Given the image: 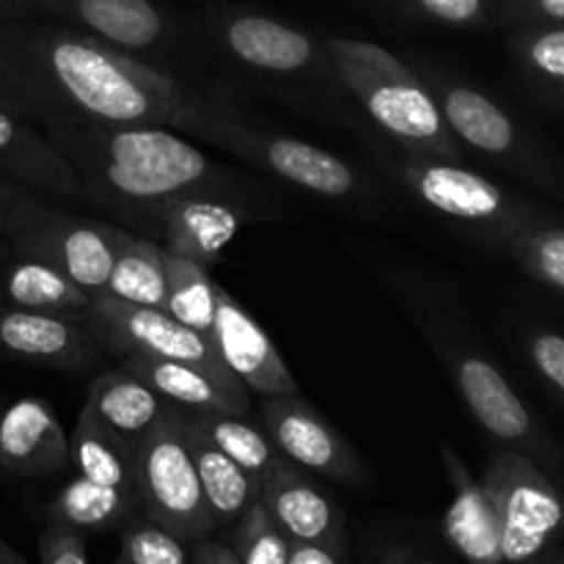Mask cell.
Returning <instances> with one entry per match:
<instances>
[{"mask_svg":"<svg viewBox=\"0 0 564 564\" xmlns=\"http://www.w3.org/2000/svg\"><path fill=\"white\" fill-rule=\"evenodd\" d=\"M39 564H88L86 540L80 532L47 523L39 534Z\"/></svg>","mask_w":564,"mask_h":564,"instance_id":"obj_39","label":"cell"},{"mask_svg":"<svg viewBox=\"0 0 564 564\" xmlns=\"http://www.w3.org/2000/svg\"><path fill=\"white\" fill-rule=\"evenodd\" d=\"M397 174L424 207L468 229L494 235L501 246H507L521 226L534 220L527 204L518 202L488 176L463 169L457 160L411 154L397 165Z\"/></svg>","mask_w":564,"mask_h":564,"instance_id":"obj_7","label":"cell"},{"mask_svg":"<svg viewBox=\"0 0 564 564\" xmlns=\"http://www.w3.org/2000/svg\"><path fill=\"white\" fill-rule=\"evenodd\" d=\"M0 564H31L22 554H17L6 540H0Z\"/></svg>","mask_w":564,"mask_h":564,"instance_id":"obj_43","label":"cell"},{"mask_svg":"<svg viewBox=\"0 0 564 564\" xmlns=\"http://www.w3.org/2000/svg\"><path fill=\"white\" fill-rule=\"evenodd\" d=\"M33 6H36V0H33Z\"/></svg>","mask_w":564,"mask_h":564,"instance_id":"obj_47","label":"cell"},{"mask_svg":"<svg viewBox=\"0 0 564 564\" xmlns=\"http://www.w3.org/2000/svg\"><path fill=\"white\" fill-rule=\"evenodd\" d=\"M507 17L523 28L564 25V0H507Z\"/></svg>","mask_w":564,"mask_h":564,"instance_id":"obj_40","label":"cell"},{"mask_svg":"<svg viewBox=\"0 0 564 564\" xmlns=\"http://www.w3.org/2000/svg\"><path fill=\"white\" fill-rule=\"evenodd\" d=\"M165 257V273H169V308L165 312L176 319V323L187 325L213 341L215 328V281L209 279V270L202 264L191 262V259L174 257L163 248Z\"/></svg>","mask_w":564,"mask_h":564,"instance_id":"obj_29","label":"cell"},{"mask_svg":"<svg viewBox=\"0 0 564 564\" xmlns=\"http://www.w3.org/2000/svg\"><path fill=\"white\" fill-rule=\"evenodd\" d=\"M44 124L80 180V196L147 224L171 198L218 187L224 174L191 141L160 124H94L50 116Z\"/></svg>","mask_w":564,"mask_h":564,"instance_id":"obj_2","label":"cell"},{"mask_svg":"<svg viewBox=\"0 0 564 564\" xmlns=\"http://www.w3.org/2000/svg\"><path fill=\"white\" fill-rule=\"evenodd\" d=\"M405 6L444 25H477L488 17V0H405Z\"/></svg>","mask_w":564,"mask_h":564,"instance_id":"obj_38","label":"cell"},{"mask_svg":"<svg viewBox=\"0 0 564 564\" xmlns=\"http://www.w3.org/2000/svg\"><path fill=\"white\" fill-rule=\"evenodd\" d=\"M187 444H191L193 463H196L198 482H202L204 501L209 507L215 527L237 523L251 505L259 501L262 482L253 479L246 468L237 466L226 452H220L204 430L193 422L191 411H185Z\"/></svg>","mask_w":564,"mask_h":564,"instance_id":"obj_24","label":"cell"},{"mask_svg":"<svg viewBox=\"0 0 564 564\" xmlns=\"http://www.w3.org/2000/svg\"><path fill=\"white\" fill-rule=\"evenodd\" d=\"M507 251L523 264L532 279L551 290L564 292V226H545L529 220L507 240Z\"/></svg>","mask_w":564,"mask_h":564,"instance_id":"obj_31","label":"cell"},{"mask_svg":"<svg viewBox=\"0 0 564 564\" xmlns=\"http://www.w3.org/2000/svg\"><path fill=\"white\" fill-rule=\"evenodd\" d=\"M119 554L113 564H187V543L176 534L163 529L160 523L149 521L143 512L119 529Z\"/></svg>","mask_w":564,"mask_h":564,"instance_id":"obj_32","label":"cell"},{"mask_svg":"<svg viewBox=\"0 0 564 564\" xmlns=\"http://www.w3.org/2000/svg\"><path fill=\"white\" fill-rule=\"evenodd\" d=\"M229 545L240 564H290V538L270 518L262 501L248 507L246 516L235 523Z\"/></svg>","mask_w":564,"mask_h":564,"instance_id":"obj_33","label":"cell"},{"mask_svg":"<svg viewBox=\"0 0 564 564\" xmlns=\"http://www.w3.org/2000/svg\"><path fill=\"white\" fill-rule=\"evenodd\" d=\"M39 9H50L86 28L124 53L149 50L163 42L165 20L152 0H36Z\"/></svg>","mask_w":564,"mask_h":564,"instance_id":"obj_22","label":"cell"},{"mask_svg":"<svg viewBox=\"0 0 564 564\" xmlns=\"http://www.w3.org/2000/svg\"><path fill=\"white\" fill-rule=\"evenodd\" d=\"M512 50L538 80L564 94V25L523 28L512 36Z\"/></svg>","mask_w":564,"mask_h":564,"instance_id":"obj_34","label":"cell"},{"mask_svg":"<svg viewBox=\"0 0 564 564\" xmlns=\"http://www.w3.org/2000/svg\"><path fill=\"white\" fill-rule=\"evenodd\" d=\"M47 209L42 198L33 196L31 187L0 174V231L3 235H20L22 229L36 224Z\"/></svg>","mask_w":564,"mask_h":564,"instance_id":"obj_36","label":"cell"},{"mask_svg":"<svg viewBox=\"0 0 564 564\" xmlns=\"http://www.w3.org/2000/svg\"><path fill=\"white\" fill-rule=\"evenodd\" d=\"M187 564H240L237 554L231 551L229 543H218L213 538H204L193 543L191 562Z\"/></svg>","mask_w":564,"mask_h":564,"instance_id":"obj_41","label":"cell"},{"mask_svg":"<svg viewBox=\"0 0 564 564\" xmlns=\"http://www.w3.org/2000/svg\"><path fill=\"white\" fill-rule=\"evenodd\" d=\"M33 9V0H0V14H20Z\"/></svg>","mask_w":564,"mask_h":564,"instance_id":"obj_44","label":"cell"},{"mask_svg":"<svg viewBox=\"0 0 564 564\" xmlns=\"http://www.w3.org/2000/svg\"><path fill=\"white\" fill-rule=\"evenodd\" d=\"M218 39L240 64L270 75H297L317 61L314 39L273 17H226L218 25Z\"/></svg>","mask_w":564,"mask_h":564,"instance_id":"obj_19","label":"cell"},{"mask_svg":"<svg viewBox=\"0 0 564 564\" xmlns=\"http://www.w3.org/2000/svg\"><path fill=\"white\" fill-rule=\"evenodd\" d=\"M248 220V209L224 202L215 193H191L154 207L143 226L149 229V237L163 240L160 246L165 251L209 270L220 262L226 246L240 235Z\"/></svg>","mask_w":564,"mask_h":564,"instance_id":"obj_12","label":"cell"},{"mask_svg":"<svg viewBox=\"0 0 564 564\" xmlns=\"http://www.w3.org/2000/svg\"><path fill=\"white\" fill-rule=\"evenodd\" d=\"M452 375L463 402L485 433L501 441L507 449L527 455L538 466H556L560 449L551 444L549 435L534 422L532 411L488 358L479 352H457L452 358Z\"/></svg>","mask_w":564,"mask_h":564,"instance_id":"obj_10","label":"cell"},{"mask_svg":"<svg viewBox=\"0 0 564 564\" xmlns=\"http://www.w3.org/2000/svg\"><path fill=\"white\" fill-rule=\"evenodd\" d=\"M290 564H345L339 551H330L325 545H306L292 543Z\"/></svg>","mask_w":564,"mask_h":564,"instance_id":"obj_42","label":"cell"},{"mask_svg":"<svg viewBox=\"0 0 564 564\" xmlns=\"http://www.w3.org/2000/svg\"><path fill=\"white\" fill-rule=\"evenodd\" d=\"M259 501L270 512L290 543L325 545L345 554V523L341 512L295 463L281 457L262 479Z\"/></svg>","mask_w":564,"mask_h":564,"instance_id":"obj_16","label":"cell"},{"mask_svg":"<svg viewBox=\"0 0 564 564\" xmlns=\"http://www.w3.org/2000/svg\"><path fill=\"white\" fill-rule=\"evenodd\" d=\"M264 433L284 460L334 482L358 485L364 463L345 435L301 394L259 397Z\"/></svg>","mask_w":564,"mask_h":564,"instance_id":"obj_11","label":"cell"},{"mask_svg":"<svg viewBox=\"0 0 564 564\" xmlns=\"http://www.w3.org/2000/svg\"><path fill=\"white\" fill-rule=\"evenodd\" d=\"M135 496L149 521L193 545L215 529L187 444L185 411L174 408L135 441Z\"/></svg>","mask_w":564,"mask_h":564,"instance_id":"obj_5","label":"cell"},{"mask_svg":"<svg viewBox=\"0 0 564 564\" xmlns=\"http://www.w3.org/2000/svg\"><path fill=\"white\" fill-rule=\"evenodd\" d=\"M527 350L540 378L564 397V336L554 330H534L529 334Z\"/></svg>","mask_w":564,"mask_h":564,"instance_id":"obj_37","label":"cell"},{"mask_svg":"<svg viewBox=\"0 0 564 564\" xmlns=\"http://www.w3.org/2000/svg\"><path fill=\"white\" fill-rule=\"evenodd\" d=\"M69 466V435L53 408L36 397L17 400L0 416V468L11 477H53Z\"/></svg>","mask_w":564,"mask_h":564,"instance_id":"obj_17","label":"cell"},{"mask_svg":"<svg viewBox=\"0 0 564 564\" xmlns=\"http://www.w3.org/2000/svg\"><path fill=\"white\" fill-rule=\"evenodd\" d=\"M521 564H556V562H540V556H538V560H529V562H521Z\"/></svg>","mask_w":564,"mask_h":564,"instance_id":"obj_46","label":"cell"},{"mask_svg":"<svg viewBox=\"0 0 564 564\" xmlns=\"http://www.w3.org/2000/svg\"><path fill=\"white\" fill-rule=\"evenodd\" d=\"M105 295L165 312L169 308V273H165L163 246L154 242L152 237L124 231L119 248H116Z\"/></svg>","mask_w":564,"mask_h":564,"instance_id":"obj_28","label":"cell"},{"mask_svg":"<svg viewBox=\"0 0 564 564\" xmlns=\"http://www.w3.org/2000/svg\"><path fill=\"white\" fill-rule=\"evenodd\" d=\"M325 58L369 119L416 158L460 160L427 83L386 47L364 39H328Z\"/></svg>","mask_w":564,"mask_h":564,"instance_id":"obj_3","label":"cell"},{"mask_svg":"<svg viewBox=\"0 0 564 564\" xmlns=\"http://www.w3.org/2000/svg\"><path fill=\"white\" fill-rule=\"evenodd\" d=\"M424 83L433 91L441 116L457 143H466L488 158L534 165V152L527 147L521 127L496 99L468 83L441 75H430Z\"/></svg>","mask_w":564,"mask_h":564,"instance_id":"obj_15","label":"cell"},{"mask_svg":"<svg viewBox=\"0 0 564 564\" xmlns=\"http://www.w3.org/2000/svg\"><path fill=\"white\" fill-rule=\"evenodd\" d=\"M69 463L77 477L135 494V444L105 427L86 405L69 435Z\"/></svg>","mask_w":564,"mask_h":564,"instance_id":"obj_25","label":"cell"},{"mask_svg":"<svg viewBox=\"0 0 564 564\" xmlns=\"http://www.w3.org/2000/svg\"><path fill=\"white\" fill-rule=\"evenodd\" d=\"M121 237H124V229L119 226L50 207L36 224L11 237V242L20 257L53 264L86 295L99 297L108 292V279Z\"/></svg>","mask_w":564,"mask_h":564,"instance_id":"obj_9","label":"cell"},{"mask_svg":"<svg viewBox=\"0 0 564 564\" xmlns=\"http://www.w3.org/2000/svg\"><path fill=\"white\" fill-rule=\"evenodd\" d=\"M213 345L226 369L246 386L248 394L251 391L259 397L301 394L295 378L262 325L224 286H215Z\"/></svg>","mask_w":564,"mask_h":564,"instance_id":"obj_13","label":"cell"},{"mask_svg":"<svg viewBox=\"0 0 564 564\" xmlns=\"http://www.w3.org/2000/svg\"><path fill=\"white\" fill-rule=\"evenodd\" d=\"M0 174L31 191L80 198V180L66 154L22 116L0 108Z\"/></svg>","mask_w":564,"mask_h":564,"instance_id":"obj_20","label":"cell"},{"mask_svg":"<svg viewBox=\"0 0 564 564\" xmlns=\"http://www.w3.org/2000/svg\"><path fill=\"white\" fill-rule=\"evenodd\" d=\"M3 295L9 306L61 314V317L83 319V323H86V314L94 301L80 286L72 284L58 268L31 257H20L6 268Z\"/></svg>","mask_w":564,"mask_h":564,"instance_id":"obj_26","label":"cell"},{"mask_svg":"<svg viewBox=\"0 0 564 564\" xmlns=\"http://www.w3.org/2000/svg\"><path fill=\"white\" fill-rule=\"evenodd\" d=\"M0 108L22 119H47V105L39 97L28 72L17 64L11 50L0 47Z\"/></svg>","mask_w":564,"mask_h":564,"instance_id":"obj_35","label":"cell"},{"mask_svg":"<svg viewBox=\"0 0 564 564\" xmlns=\"http://www.w3.org/2000/svg\"><path fill=\"white\" fill-rule=\"evenodd\" d=\"M191 416L220 452H226L237 466L246 468V471L251 474L253 479H259V482H262L270 474V468L281 460L279 449H275L273 441L268 438V433H262V430H257L253 424H248L246 416L218 411H191Z\"/></svg>","mask_w":564,"mask_h":564,"instance_id":"obj_30","label":"cell"},{"mask_svg":"<svg viewBox=\"0 0 564 564\" xmlns=\"http://www.w3.org/2000/svg\"><path fill=\"white\" fill-rule=\"evenodd\" d=\"M86 408L105 427H110L132 444L174 411L169 400H163L158 391L149 389L141 378L127 372L124 367L102 372L91 380Z\"/></svg>","mask_w":564,"mask_h":564,"instance_id":"obj_23","label":"cell"},{"mask_svg":"<svg viewBox=\"0 0 564 564\" xmlns=\"http://www.w3.org/2000/svg\"><path fill=\"white\" fill-rule=\"evenodd\" d=\"M11 55L33 80L47 116L61 110L94 124L180 127L196 99L171 75L88 33L42 28Z\"/></svg>","mask_w":564,"mask_h":564,"instance_id":"obj_1","label":"cell"},{"mask_svg":"<svg viewBox=\"0 0 564 564\" xmlns=\"http://www.w3.org/2000/svg\"><path fill=\"white\" fill-rule=\"evenodd\" d=\"M501 523V560H538L564 534V496L543 468L516 449L496 452L482 474Z\"/></svg>","mask_w":564,"mask_h":564,"instance_id":"obj_6","label":"cell"},{"mask_svg":"<svg viewBox=\"0 0 564 564\" xmlns=\"http://www.w3.org/2000/svg\"><path fill=\"white\" fill-rule=\"evenodd\" d=\"M138 512H141V505L130 490L108 488V485L77 477L50 501L47 523L80 534L105 532V529H121Z\"/></svg>","mask_w":564,"mask_h":564,"instance_id":"obj_27","label":"cell"},{"mask_svg":"<svg viewBox=\"0 0 564 564\" xmlns=\"http://www.w3.org/2000/svg\"><path fill=\"white\" fill-rule=\"evenodd\" d=\"M121 367L141 378L149 389L158 391L163 400L174 408L193 413H251V397L248 391H235L196 364L169 361V358H121Z\"/></svg>","mask_w":564,"mask_h":564,"instance_id":"obj_21","label":"cell"},{"mask_svg":"<svg viewBox=\"0 0 564 564\" xmlns=\"http://www.w3.org/2000/svg\"><path fill=\"white\" fill-rule=\"evenodd\" d=\"M180 130L193 132L202 141L215 143L246 163L259 165L279 180L323 198H347L358 187L356 169L345 163L339 154L301 141V138L259 130L220 102L193 99Z\"/></svg>","mask_w":564,"mask_h":564,"instance_id":"obj_4","label":"cell"},{"mask_svg":"<svg viewBox=\"0 0 564 564\" xmlns=\"http://www.w3.org/2000/svg\"><path fill=\"white\" fill-rule=\"evenodd\" d=\"M0 350L61 372H83L105 358L83 319L17 306L0 308Z\"/></svg>","mask_w":564,"mask_h":564,"instance_id":"obj_14","label":"cell"},{"mask_svg":"<svg viewBox=\"0 0 564 564\" xmlns=\"http://www.w3.org/2000/svg\"><path fill=\"white\" fill-rule=\"evenodd\" d=\"M86 325L105 352L119 358H169V361L196 364L235 391H248L220 361L213 341L198 336L187 325L176 323L169 312L99 295L91 301Z\"/></svg>","mask_w":564,"mask_h":564,"instance_id":"obj_8","label":"cell"},{"mask_svg":"<svg viewBox=\"0 0 564 564\" xmlns=\"http://www.w3.org/2000/svg\"><path fill=\"white\" fill-rule=\"evenodd\" d=\"M383 564H430V562H424V560H416V556H389V560H386Z\"/></svg>","mask_w":564,"mask_h":564,"instance_id":"obj_45","label":"cell"},{"mask_svg":"<svg viewBox=\"0 0 564 564\" xmlns=\"http://www.w3.org/2000/svg\"><path fill=\"white\" fill-rule=\"evenodd\" d=\"M452 501L444 516V538L468 564H505L501 560V523L482 479L468 471L452 446H444Z\"/></svg>","mask_w":564,"mask_h":564,"instance_id":"obj_18","label":"cell"}]
</instances>
